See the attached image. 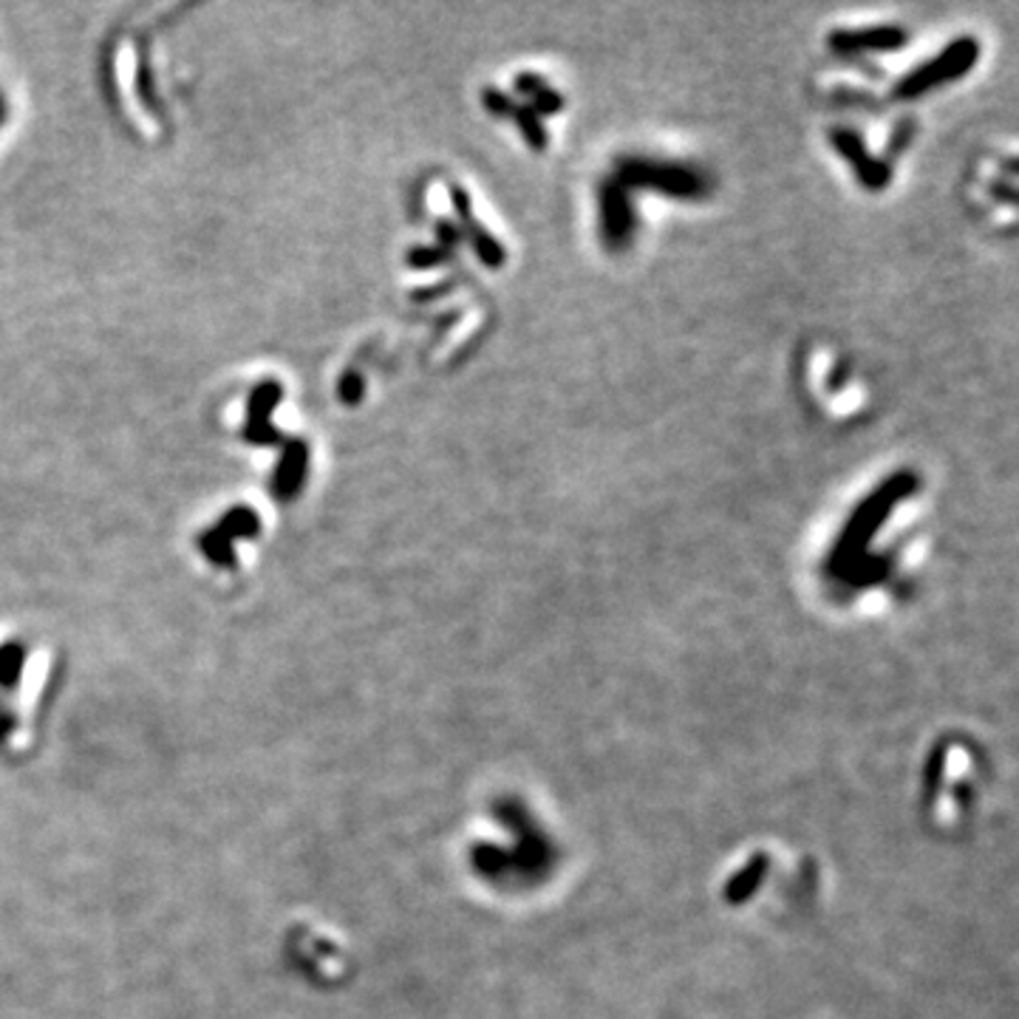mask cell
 Segmentation results:
<instances>
[{
	"instance_id": "obj_1",
	"label": "cell",
	"mask_w": 1019,
	"mask_h": 1019,
	"mask_svg": "<svg viewBox=\"0 0 1019 1019\" xmlns=\"http://www.w3.org/2000/svg\"><path fill=\"white\" fill-rule=\"evenodd\" d=\"M920 487V476L912 468L895 470L892 476H887L875 490H869L864 502L850 513L844 530H841L839 541L833 544V550L828 556V572L833 576H850L864 558H867L869 541L875 533L887 524L892 516L895 507L900 502L914 496V490Z\"/></svg>"
},
{
	"instance_id": "obj_2",
	"label": "cell",
	"mask_w": 1019,
	"mask_h": 1019,
	"mask_svg": "<svg viewBox=\"0 0 1019 1019\" xmlns=\"http://www.w3.org/2000/svg\"><path fill=\"white\" fill-rule=\"evenodd\" d=\"M617 182L629 190H651L671 196V199H700L709 190L705 179L694 167L669 165V162H651L640 156L617 162Z\"/></svg>"
},
{
	"instance_id": "obj_3",
	"label": "cell",
	"mask_w": 1019,
	"mask_h": 1019,
	"mask_svg": "<svg viewBox=\"0 0 1019 1019\" xmlns=\"http://www.w3.org/2000/svg\"><path fill=\"white\" fill-rule=\"evenodd\" d=\"M979 57V43L977 37H957L949 43L940 54H934L932 61L920 63L914 72H909L903 80L895 86V100H918L927 91L946 83L960 80L968 68L977 63Z\"/></svg>"
},
{
	"instance_id": "obj_4",
	"label": "cell",
	"mask_w": 1019,
	"mask_h": 1019,
	"mask_svg": "<svg viewBox=\"0 0 1019 1019\" xmlns=\"http://www.w3.org/2000/svg\"><path fill=\"white\" fill-rule=\"evenodd\" d=\"M629 193V187H623L615 176L603 179L598 187L601 239L610 252H623L635 235V205Z\"/></svg>"
},
{
	"instance_id": "obj_5",
	"label": "cell",
	"mask_w": 1019,
	"mask_h": 1019,
	"mask_svg": "<svg viewBox=\"0 0 1019 1019\" xmlns=\"http://www.w3.org/2000/svg\"><path fill=\"white\" fill-rule=\"evenodd\" d=\"M828 136H830V145H833L835 151L847 160V165L853 167V173L858 176L861 185L873 193L887 190L889 182H892V167H889L884 160H878V156H873L858 133L850 131V128H830Z\"/></svg>"
},
{
	"instance_id": "obj_6",
	"label": "cell",
	"mask_w": 1019,
	"mask_h": 1019,
	"mask_svg": "<svg viewBox=\"0 0 1019 1019\" xmlns=\"http://www.w3.org/2000/svg\"><path fill=\"white\" fill-rule=\"evenodd\" d=\"M907 43V29L884 23V26L867 29H835L830 32L828 46L835 54H884L898 52Z\"/></svg>"
},
{
	"instance_id": "obj_7",
	"label": "cell",
	"mask_w": 1019,
	"mask_h": 1019,
	"mask_svg": "<svg viewBox=\"0 0 1019 1019\" xmlns=\"http://www.w3.org/2000/svg\"><path fill=\"white\" fill-rule=\"evenodd\" d=\"M450 199H453L457 216H459V221H462L464 232H468L470 246H473V252H476V259L482 261L487 270H502V266L507 264V250H504L502 241H498L496 235H490V232L482 227V221L473 216V207H470L468 193H464L459 185H453L450 187Z\"/></svg>"
},
{
	"instance_id": "obj_8",
	"label": "cell",
	"mask_w": 1019,
	"mask_h": 1019,
	"mask_svg": "<svg viewBox=\"0 0 1019 1019\" xmlns=\"http://www.w3.org/2000/svg\"><path fill=\"white\" fill-rule=\"evenodd\" d=\"M513 88H516V94H522L524 100H527V108H533L541 120L544 117H556V113H561V108L567 106L563 94L558 91L556 86H550V83L544 80L541 74H533V72L516 74Z\"/></svg>"
},
{
	"instance_id": "obj_9",
	"label": "cell",
	"mask_w": 1019,
	"mask_h": 1019,
	"mask_svg": "<svg viewBox=\"0 0 1019 1019\" xmlns=\"http://www.w3.org/2000/svg\"><path fill=\"white\" fill-rule=\"evenodd\" d=\"M510 120L516 122V128L522 131V140L527 142V147H533V151H547V145H550V133H547V125H544V120L536 111H533V108L516 102V108L510 111Z\"/></svg>"
},
{
	"instance_id": "obj_10",
	"label": "cell",
	"mask_w": 1019,
	"mask_h": 1019,
	"mask_svg": "<svg viewBox=\"0 0 1019 1019\" xmlns=\"http://www.w3.org/2000/svg\"><path fill=\"white\" fill-rule=\"evenodd\" d=\"M482 102H484V108H487V111L493 113V117H498V120H510V111L516 108L518 100L513 97V94L498 91V88L487 86L482 91Z\"/></svg>"
},
{
	"instance_id": "obj_11",
	"label": "cell",
	"mask_w": 1019,
	"mask_h": 1019,
	"mask_svg": "<svg viewBox=\"0 0 1019 1019\" xmlns=\"http://www.w3.org/2000/svg\"><path fill=\"white\" fill-rule=\"evenodd\" d=\"M445 259H448V255H445V250H439V246H417V250L410 252L408 264L417 266V270H425V266L445 264Z\"/></svg>"
},
{
	"instance_id": "obj_12",
	"label": "cell",
	"mask_w": 1019,
	"mask_h": 1019,
	"mask_svg": "<svg viewBox=\"0 0 1019 1019\" xmlns=\"http://www.w3.org/2000/svg\"><path fill=\"white\" fill-rule=\"evenodd\" d=\"M439 239H442L448 246H457L459 244V230H457V227H450L448 221H439Z\"/></svg>"
}]
</instances>
